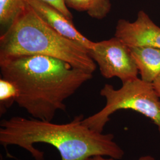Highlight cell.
<instances>
[{
    "label": "cell",
    "mask_w": 160,
    "mask_h": 160,
    "mask_svg": "<svg viewBox=\"0 0 160 160\" xmlns=\"http://www.w3.org/2000/svg\"><path fill=\"white\" fill-rule=\"evenodd\" d=\"M152 84L154 87L155 90L157 92L160 98V75L152 82Z\"/></svg>",
    "instance_id": "9a60e30c"
},
{
    "label": "cell",
    "mask_w": 160,
    "mask_h": 160,
    "mask_svg": "<svg viewBox=\"0 0 160 160\" xmlns=\"http://www.w3.org/2000/svg\"><path fill=\"white\" fill-rule=\"evenodd\" d=\"M29 55L57 58L92 74L96 69L84 47L52 29L26 2L0 37V59Z\"/></svg>",
    "instance_id": "3957f363"
},
{
    "label": "cell",
    "mask_w": 160,
    "mask_h": 160,
    "mask_svg": "<svg viewBox=\"0 0 160 160\" xmlns=\"http://www.w3.org/2000/svg\"><path fill=\"white\" fill-rule=\"evenodd\" d=\"M111 8L110 0H92L91 7L87 12L92 18L102 20L108 16Z\"/></svg>",
    "instance_id": "8fae6325"
},
{
    "label": "cell",
    "mask_w": 160,
    "mask_h": 160,
    "mask_svg": "<svg viewBox=\"0 0 160 160\" xmlns=\"http://www.w3.org/2000/svg\"><path fill=\"white\" fill-rule=\"evenodd\" d=\"M2 78L17 87L16 103L32 118L52 122L65 102L92 74L57 58L29 55L0 59Z\"/></svg>",
    "instance_id": "6da1fadb"
},
{
    "label": "cell",
    "mask_w": 160,
    "mask_h": 160,
    "mask_svg": "<svg viewBox=\"0 0 160 160\" xmlns=\"http://www.w3.org/2000/svg\"><path fill=\"white\" fill-rule=\"evenodd\" d=\"M83 114L70 122H52L13 116L0 122V143L7 149L16 145L26 149L35 160H44V152L34 144H49L57 149L61 160H87L101 155L120 160L124 151L114 141V135L94 131L82 123Z\"/></svg>",
    "instance_id": "7a4b0ae2"
},
{
    "label": "cell",
    "mask_w": 160,
    "mask_h": 160,
    "mask_svg": "<svg viewBox=\"0 0 160 160\" xmlns=\"http://www.w3.org/2000/svg\"><path fill=\"white\" fill-rule=\"evenodd\" d=\"M68 8L79 12H87L92 6V0H63Z\"/></svg>",
    "instance_id": "4fadbf2b"
},
{
    "label": "cell",
    "mask_w": 160,
    "mask_h": 160,
    "mask_svg": "<svg viewBox=\"0 0 160 160\" xmlns=\"http://www.w3.org/2000/svg\"><path fill=\"white\" fill-rule=\"evenodd\" d=\"M114 36L128 46L160 49V28L142 10L138 12L137 19L133 22L119 20Z\"/></svg>",
    "instance_id": "8992f818"
},
{
    "label": "cell",
    "mask_w": 160,
    "mask_h": 160,
    "mask_svg": "<svg viewBox=\"0 0 160 160\" xmlns=\"http://www.w3.org/2000/svg\"><path fill=\"white\" fill-rule=\"evenodd\" d=\"M24 0H0V24L7 29L26 5Z\"/></svg>",
    "instance_id": "9c48e42d"
},
{
    "label": "cell",
    "mask_w": 160,
    "mask_h": 160,
    "mask_svg": "<svg viewBox=\"0 0 160 160\" xmlns=\"http://www.w3.org/2000/svg\"><path fill=\"white\" fill-rule=\"evenodd\" d=\"M88 53L107 79L117 77L124 83L138 78L139 71L129 46L115 36L94 42Z\"/></svg>",
    "instance_id": "5b68a950"
},
{
    "label": "cell",
    "mask_w": 160,
    "mask_h": 160,
    "mask_svg": "<svg viewBox=\"0 0 160 160\" xmlns=\"http://www.w3.org/2000/svg\"><path fill=\"white\" fill-rule=\"evenodd\" d=\"M87 160H115L113 158H105L103 157V156L101 155H97L89 158ZM138 160H155L154 158L151 155H144L141 157H140Z\"/></svg>",
    "instance_id": "5bb4252c"
},
{
    "label": "cell",
    "mask_w": 160,
    "mask_h": 160,
    "mask_svg": "<svg viewBox=\"0 0 160 160\" xmlns=\"http://www.w3.org/2000/svg\"><path fill=\"white\" fill-rule=\"evenodd\" d=\"M24 1L33 8L45 23L59 34L84 47L87 51L94 46V42L86 38L75 28L73 21L69 20L52 6L40 0Z\"/></svg>",
    "instance_id": "52a82bcc"
},
{
    "label": "cell",
    "mask_w": 160,
    "mask_h": 160,
    "mask_svg": "<svg viewBox=\"0 0 160 160\" xmlns=\"http://www.w3.org/2000/svg\"><path fill=\"white\" fill-rule=\"evenodd\" d=\"M141 79L152 83L160 75V49L148 46H129Z\"/></svg>",
    "instance_id": "ba28073f"
},
{
    "label": "cell",
    "mask_w": 160,
    "mask_h": 160,
    "mask_svg": "<svg viewBox=\"0 0 160 160\" xmlns=\"http://www.w3.org/2000/svg\"><path fill=\"white\" fill-rule=\"evenodd\" d=\"M18 96L17 87L12 82L5 78L0 79V113L4 114L14 102H16Z\"/></svg>",
    "instance_id": "30bf717a"
},
{
    "label": "cell",
    "mask_w": 160,
    "mask_h": 160,
    "mask_svg": "<svg viewBox=\"0 0 160 160\" xmlns=\"http://www.w3.org/2000/svg\"><path fill=\"white\" fill-rule=\"evenodd\" d=\"M41 1L52 6L58 11L62 13L63 16L67 17L69 20L73 21V16L71 12H69L68 7L65 4L63 0H40Z\"/></svg>",
    "instance_id": "7c38bea8"
},
{
    "label": "cell",
    "mask_w": 160,
    "mask_h": 160,
    "mask_svg": "<svg viewBox=\"0 0 160 160\" xmlns=\"http://www.w3.org/2000/svg\"><path fill=\"white\" fill-rule=\"evenodd\" d=\"M106 105L100 111L84 118L82 123L94 131L103 133L110 116L119 110H132L148 118L158 128L160 134V98L152 83L136 78L122 83L116 90L106 84L100 91Z\"/></svg>",
    "instance_id": "277c9868"
}]
</instances>
